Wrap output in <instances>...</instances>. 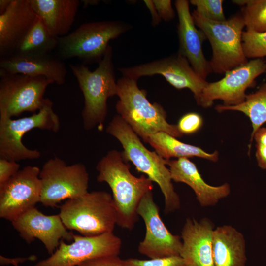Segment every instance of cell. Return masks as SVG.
Listing matches in <instances>:
<instances>
[{
	"instance_id": "obj_7",
	"label": "cell",
	"mask_w": 266,
	"mask_h": 266,
	"mask_svg": "<svg viewBox=\"0 0 266 266\" xmlns=\"http://www.w3.org/2000/svg\"><path fill=\"white\" fill-rule=\"evenodd\" d=\"M132 28L119 21H100L84 23L66 36L58 37L57 47L61 59L77 58L85 63L102 59L110 40Z\"/></svg>"
},
{
	"instance_id": "obj_31",
	"label": "cell",
	"mask_w": 266,
	"mask_h": 266,
	"mask_svg": "<svg viewBox=\"0 0 266 266\" xmlns=\"http://www.w3.org/2000/svg\"><path fill=\"white\" fill-rule=\"evenodd\" d=\"M203 125L201 116L196 112H189L182 116L177 125L179 132L183 134H192L198 132Z\"/></svg>"
},
{
	"instance_id": "obj_19",
	"label": "cell",
	"mask_w": 266,
	"mask_h": 266,
	"mask_svg": "<svg viewBox=\"0 0 266 266\" xmlns=\"http://www.w3.org/2000/svg\"><path fill=\"white\" fill-rule=\"evenodd\" d=\"M37 16L29 0H12L0 14V58L13 54Z\"/></svg>"
},
{
	"instance_id": "obj_21",
	"label": "cell",
	"mask_w": 266,
	"mask_h": 266,
	"mask_svg": "<svg viewBox=\"0 0 266 266\" xmlns=\"http://www.w3.org/2000/svg\"><path fill=\"white\" fill-rule=\"evenodd\" d=\"M0 68L10 73L44 77L59 85L67 74L65 63L50 54H13L0 58Z\"/></svg>"
},
{
	"instance_id": "obj_20",
	"label": "cell",
	"mask_w": 266,
	"mask_h": 266,
	"mask_svg": "<svg viewBox=\"0 0 266 266\" xmlns=\"http://www.w3.org/2000/svg\"><path fill=\"white\" fill-rule=\"evenodd\" d=\"M166 163L169 166L172 181L184 183L190 187L202 207L213 206L230 193V187L227 183L218 186L206 183L196 165L188 158L166 160Z\"/></svg>"
},
{
	"instance_id": "obj_28",
	"label": "cell",
	"mask_w": 266,
	"mask_h": 266,
	"mask_svg": "<svg viewBox=\"0 0 266 266\" xmlns=\"http://www.w3.org/2000/svg\"><path fill=\"white\" fill-rule=\"evenodd\" d=\"M242 45L247 59L263 58L266 56V32L257 33L245 30L242 34Z\"/></svg>"
},
{
	"instance_id": "obj_14",
	"label": "cell",
	"mask_w": 266,
	"mask_h": 266,
	"mask_svg": "<svg viewBox=\"0 0 266 266\" xmlns=\"http://www.w3.org/2000/svg\"><path fill=\"white\" fill-rule=\"evenodd\" d=\"M40 169L28 166L0 185V217L12 222L40 202Z\"/></svg>"
},
{
	"instance_id": "obj_6",
	"label": "cell",
	"mask_w": 266,
	"mask_h": 266,
	"mask_svg": "<svg viewBox=\"0 0 266 266\" xmlns=\"http://www.w3.org/2000/svg\"><path fill=\"white\" fill-rule=\"evenodd\" d=\"M191 14L196 26L210 42L212 57L209 63L212 72L225 74L248 62L242 45L245 26L241 14L221 22L207 19L195 10Z\"/></svg>"
},
{
	"instance_id": "obj_33",
	"label": "cell",
	"mask_w": 266,
	"mask_h": 266,
	"mask_svg": "<svg viewBox=\"0 0 266 266\" xmlns=\"http://www.w3.org/2000/svg\"><path fill=\"white\" fill-rule=\"evenodd\" d=\"M78 266H129L126 260L118 255H109L86 261Z\"/></svg>"
},
{
	"instance_id": "obj_34",
	"label": "cell",
	"mask_w": 266,
	"mask_h": 266,
	"mask_svg": "<svg viewBox=\"0 0 266 266\" xmlns=\"http://www.w3.org/2000/svg\"><path fill=\"white\" fill-rule=\"evenodd\" d=\"M20 165L16 161L0 158V185H2L19 170Z\"/></svg>"
},
{
	"instance_id": "obj_8",
	"label": "cell",
	"mask_w": 266,
	"mask_h": 266,
	"mask_svg": "<svg viewBox=\"0 0 266 266\" xmlns=\"http://www.w3.org/2000/svg\"><path fill=\"white\" fill-rule=\"evenodd\" d=\"M53 106L52 101L46 98L44 105L37 113L16 119L0 118V157L16 162L40 157V152L26 147L22 138L34 129L55 133L59 130L60 119Z\"/></svg>"
},
{
	"instance_id": "obj_32",
	"label": "cell",
	"mask_w": 266,
	"mask_h": 266,
	"mask_svg": "<svg viewBox=\"0 0 266 266\" xmlns=\"http://www.w3.org/2000/svg\"><path fill=\"white\" fill-rule=\"evenodd\" d=\"M256 142V158L259 166L266 169V127L259 129L253 136Z\"/></svg>"
},
{
	"instance_id": "obj_36",
	"label": "cell",
	"mask_w": 266,
	"mask_h": 266,
	"mask_svg": "<svg viewBox=\"0 0 266 266\" xmlns=\"http://www.w3.org/2000/svg\"><path fill=\"white\" fill-rule=\"evenodd\" d=\"M143 1L151 14L152 25L153 26L158 25L160 23L162 19L157 11L153 0H144Z\"/></svg>"
},
{
	"instance_id": "obj_29",
	"label": "cell",
	"mask_w": 266,
	"mask_h": 266,
	"mask_svg": "<svg viewBox=\"0 0 266 266\" xmlns=\"http://www.w3.org/2000/svg\"><path fill=\"white\" fill-rule=\"evenodd\" d=\"M223 0H191L195 10L201 16L211 21L221 22L226 20L223 9Z\"/></svg>"
},
{
	"instance_id": "obj_3",
	"label": "cell",
	"mask_w": 266,
	"mask_h": 266,
	"mask_svg": "<svg viewBox=\"0 0 266 266\" xmlns=\"http://www.w3.org/2000/svg\"><path fill=\"white\" fill-rule=\"evenodd\" d=\"M136 79L123 76L117 81L119 100L116 104L118 115L144 142L159 132L166 133L176 138L183 134L177 125L168 123L166 112L158 103H150L145 90L139 88Z\"/></svg>"
},
{
	"instance_id": "obj_4",
	"label": "cell",
	"mask_w": 266,
	"mask_h": 266,
	"mask_svg": "<svg viewBox=\"0 0 266 266\" xmlns=\"http://www.w3.org/2000/svg\"><path fill=\"white\" fill-rule=\"evenodd\" d=\"M69 66L84 96L81 113L84 129L90 130L97 127L102 131L107 114V100L117 95L112 47L109 45L93 71L83 64Z\"/></svg>"
},
{
	"instance_id": "obj_30",
	"label": "cell",
	"mask_w": 266,
	"mask_h": 266,
	"mask_svg": "<svg viewBox=\"0 0 266 266\" xmlns=\"http://www.w3.org/2000/svg\"><path fill=\"white\" fill-rule=\"evenodd\" d=\"M126 261L129 266H187L180 255L150 260L130 258Z\"/></svg>"
},
{
	"instance_id": "obj_11",
	"label": "cell",
	"mask_w": 266,
	"mask_h": 266,
	"mask_svg": "<svg viewBox=\"0 0 266 266\" xmlns=\"http://www.w3.org/2000/svg\"><path fill=\"white\" fill-rule=\"evenodd\" d=\"M266 72V60L252 59L225 74L221 79L208 82L197 102L204 108L211 106L216 100H222L223 105L234 106L244 101L246 90L254 87L256 78Z\"/></svg>"
},
{
	"instance_id": "obj_18",
	"label": "cell",
	"mask_w": 266,
	"mask_h": 266,
	"mask_svg": "<svg viewBox=\"0 0 266 266\" xmlns=\"http://www.w3.org/2000/svg\"><path fill=\"white\" fill-rule=\"evenodd\" d=\"M214 225L207 218H187L181 232L180 256L187 266H215L212 253Z\"/></svg>"
},
{
	"instance_id": "obj_38",
	"label": "cell",
	"mask_w": 266,
	"mask_h": 266,
	"mask_svg": "<svg viewBox=\"0 0 266 266\" xmlns=\"http://www.w3.org/2000/svg\"><path fill=\"white\" fill-rule=\"evenodd\" d=\"M12 0H0V14L3 13L8 8Z\"/></svg>"
},
{
	"instance_id": "obj_22",
	"label": "cell",
	"mask_w": 266,
	"mask_h": 266,
	"mask_svg": "<svg viewBox=\"0 0 266 266\" xmlns=\"http://www.w3.org/2000/svg\"><path fill=\"white\" fill-rule=\"evenodd\" d=\"M32 7L56 37L68 34L77 14L78 0H29Z\"/></svg>"
},
{
	"instance_id": "obj_25",
	"label": "cell",
	"mask_w": 266,
	"mask_h": 266,
	"mask_svg": "<svg viewBox=\"0 0 266 266\" xmlns=\"http://www.w3.org/2000/svg\"><path fill=\"white\" fill-rule=\"evenodd\" d=\"M58 38L51 33L43 21L37 16L12 55L50 54L57 48Z\"/></svg>"
},
{
	"instance_id": "obj_10",
	"label": "cell",
	"mask_w": 266,
	"mask_h": 266,
	"mask_svg": "<svg viewBox=\"0 0 266 266\" xmlns=\"http://www.w3.org/2000/svg\"><path fill=\"white\" fill-rule=\"evenodd\" d=\"M52 83L44 77L10 73L0 68V118L36 113L44 105V94Z\"/></svg>"
},
{
	"instance_id": "obj_2",
	"label": "cell",
	"mask_w": 266,
	"mask_h": 266,
	"mask_svg": "<svg viewBox=\"0 0 266 266\" xmlns=\"http://www.w3.org/2000/svg\"><path fill=\"white\" fill-rule=\"evenodd\" d=\"M106 132L121 144L125 159L131 162L138 171L146 174L159 185L164 197L165 212L168 214L179 209L180 198L175 191L166 160L155 151L147 149L139 137L119 115L113 118Z\"/></svg>"
},
{
	"instance_id": "obj_17",
	"label": "cell",
	"mask_w": 266,
	"mask_h": 266,
	"mask_svg": "<svg viewBox=\"0 0 266 266\" xmlns=\"http://www.w3.org/2000/svg\"><path fill=\"white\" fill-rule=\"evenodd\" d=\"M189 3L187 0H177L174 3L178 17L177 54L185 58L196 72L206 80L212 72L209 61L202 50V44L207 38L201 30L197 28L190 11Z\"/></svg>"
},
{
	"instance_id": "obj_39",
	"label": "cell",
	"mask_w": 266,
	"mask_h": 266,
	"mask_svg": "<svg viewBox=\"0 0 266 266\" xmlns=\"http://www.w3.org/2000/svg\"><path fill=\"white\" fill-rule=\"evenodd\" d=\"M81 2L83 3L84 8L86 7L89 5H95L98 4L99 2V0H81Z\"/></svg>"
},
{
	"instance_id": "obj_27",
	"label": "cell",
	"mask_w": 266,
	"mask_h": 266,
	"mask_svg": "<svg viewBox=\"0 0 266 266\" xmlns=\"http://www.w3.org/2000/svg\"><path fill=\"white\" fill-rule=\"evenodd\" d=\"M242 6L241 14L246 30L257 33L266 32V0H233Z\"/></svg>"
},
{
	"instance_id": "obj_5",
	"label": "cell",
	"mask_w": 266,
	"mask_h": 266,
	"mask_svg": "<svg viewBox=\"0 0 266 266\" xmlns=\"http://www.w3.org/2000/svg\"><path fill=\"white\" fill-rule=\"evenodd\" d=\"M59 214L67 229L87 236L112 233L117 222L112 195L105 191L88 192L67 200Z\"/></svg>"
},
{
	"instance_id": "obj_40",
	"label": "cell",
	"mask_w": 266,
	"mask_h": 266,
	"mask_svg": "<svg viewBox=\"0 0 266 266\" xmlns=\"http://www.w3.org/2000/svg\"><path fill=\"white\" fill-rule=\"evenodd\" d=\"M15 266H19V265H15Z\"/></svg>"
},
{
	"instance_id": "obj_24",
	"label": "cell",
	"mask_w": 266,
	"mask_h": 266,
	"mask_svg": "<svg viewBox=\"0 0 266 266\" xmlns=\"http://www.w3.org/2000/svg\"><path fill=\"white\" fill-rule=\"evenodd\" d=\"M155 150V152L165 160L172 158L199 157L216 162L219 158L217 151L207 153L201 148L183 143L176 137L165 133L159 132L149 136L146 142Z\"/></svg>"
},
{
	"instance_id": "obj_23",
	"label": "cell",
	"mask_w": 266,
	"mask_h": 266,
	"mask_svg": "<svg viewBox=\"0 0 266 266\" xmlns=\"http://www.w3.org/2000/svg\"><path fill=\"white\" fill-rule=\"evenodd\" d=\"M212 253L215 266H245L244 235L230 225L217 227L213 233Z\"/></svg>"
},
{
	"instance_id": "obj_26",
	"label": "cell",
	"mask_w": 266,
	"mask_h": 266,
	"mask_svg": "<svg viewBox=\"0 0 266 266\" xmlns=\"http://www.w3.org/2000/svg\"><path fill=\"white\" fill-rule=\"evenodd\" d=\"M215 109L218 112L225 111H237L244 113L250 119L252 127L251 144L256 131L266 122V83L262 84L255 92L247 94L244 102L237 105H218Z\"/></svg>"
},
{
	"instance_id": "obj_37",
	"label": "cell",
	"mask_w": 266,
	"mask_h": 266,
	"mask_svg": "<svg viewBox=\"0 0 266 266\" xmlns=\"http://www.w3.org/2000/svg\"><path fill=\"white\" fill-rule=\"evenodd\" d=\"M36 257L34 255H32L27 258H8L3 256H0V263L1 265H7L11 264L13 266L18 265L19 263H23L26 261L34 260L36 259Z\"/></svg>"
},
{
	"instance_id": "obj_12",
	"label": "cell",
	"mask_w": 266,
	"mask_h": 266,
	"mask_svg": "<svg viewBox=\"0 0 266 266\" xmlns=\"http://www.w3.org/2000/svg\"><path fill=\"white\" fill-rule=\"evenodd\" d=\"M122 240L113 232L95 236L73 234L70 244L62 240L55 252L34 266H78L96 258L118 255Z\"/></svg>"
},
{
	"instance_id": "obj_13",
	"label": "cell",
	"mask_w": 266,
	"mask_h": 266,
	"mask_svg": "<svg viewBox=\"0 0 266 266\" xmlns=\"http://www.w3.org/2000/svg\"><path fill=\"white\" fill-rule=\"evenodd\" d=\"M123 76L136 79L159 74L173 87L181 90L189 89L197 102L208 82L201 78L187 60L176 54L146 63L118 69Z\"/></svg>"
},
{
	"instance_id": "obj_16",
	"label": "cell",
	"mask_w": 266,
	"mask_h": 266,
	"mask_svg": "<svg viewBox=\"0 0 266 266\" xmlns=\"http://www.w3.org/2000/svg\"><path fill=\"white\" fill-rule=\"evenodd\" d=\"M11 223L28 244L38 239L50 255L55 252L62 240H73V234L67 231L59 214L45 215L35 207L23 213Z\"/></svg>"
},
{
	"instance_id": "obj_35",
	"label": "cell",
	"mask_w": 266,
	"mask_h": 266,
	"mask_svg": "<svg viewBox=\"0 0 266 266\" xmlns=\"http://www.w3.org/2000/svg\"><path fill=\"white\" fill-rule=\"evenodd\" d=\"M161 18L166 22L174 19L175 13L170 0H152Z\"/></svg>"
},
{
	"instance_id": "obj_15",
	"label": "cell",
	"mask_w": 266,
	"mask_h": 266,
	"mask_svg": "<svg viewBox=\"0 0 266 266\" xmlns=\"http://www.w3.org/2000/svg\"><path fill=\"white\" fill-rule=\"evenodd\" d=\"M146 227L144 239L138 246V252L150 259L179 256L182 247L181 236L174 235L163 222L152 191L141 199L137 210Z\"/></svg>"
},
{
	"instance_id": "obj_1",
	"label": "cell",
	"mask_w": 266,
	"mask_h": 266,
	"mask_svg": "<svg viewBox=\"0 0 266 266\" xmlns=\"http://www.w3.org/2000/svg\"><path fill=\"white\" fill-rule=\"evenodd\" d=\"M127 162L122 152L115 149L109 151L97 164V180L106 183L111 188L117 211V225L131 230L138 220L139 204L143 196L152 191L153 185L144 175L139 177L133 175Z\"/></svg>"
},
{
	"instance_id": "obj_9",
	"label": "cell",
	"mask_w": 266,
	"mask_h": 266,
	"mask_svg": "<svg viewBox=\"0 0 266 266\" xmlns=\"http://www.w3.org/2000/svg\"><path fill=\"white\" fill-rule=\"evenodd\" d=\"M39 178L42 184L40 202L46 207H54L62 200L88 192L89 174L81 163L67 165L55 157L44 163Z\"/></svg>"
}]
</instances>
